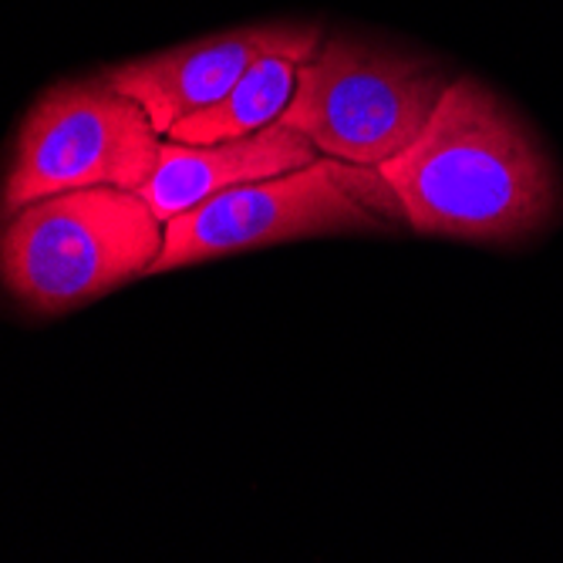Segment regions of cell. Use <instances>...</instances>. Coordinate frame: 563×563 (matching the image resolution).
<instances>
[{
	"label": "cell",
	"mask_w": 563,
	"mask_h": 563,
	"mask_svg": "<svg viewBox=\"0 0 563 563\" xmlns=\"http://www.w3.org/2000/svg\"><path fill=\"white\" fill-rule=\"evenodd\" d=\"M378 169L419 236L506 246L563 210L543 145L476 75L452 78L422 135Z\"/></svg>",
	"instance_id": "cell-1"
},
{
	"label": "cell",
	"mask_w": 563,
	"mask_h": 563,
	"mask_svg": "<svg viewBox=\"0 0 563 563\" xmlns=\"http://www.w3.org/2000/svg\"><path fill=\"white\" fill-rule=\"evenodd\" d=\"M0 220V284L41 318L145 277L166 240L142 192L115 186L44 196Z\"/></svg>",
	"instance_id": "cell-2"
},
{
	"label": "cell",
	"mask_w": 563,
	"mask_h": 563,
	"mask_svg": "<svg viewBox=\"0 0 563 563\" xmlns=\"http://www.w3.org/2000/svg\"><path fill=\"white\" fill-rule=\"evenodd\" d=\"M408 227L382 169L318 156L300 169L243 183L166 220L159 261L166 274L230 253L328 233H388Z\"/></svg>",
	"instance_id": "cell-3"
},
{
	"label": "cell",
	"mask_w": 563,
	"mask_h": 563,
	"mask_svg": "<svg viewBox=\"0 0 563 563\" xmlns=\"http://www.w3.org/2000/svg\"><path fill=\"white\" fill-rule=\"evenodd\" d=\"M449 81L426 58L331 37L297 65L294 98L277 122L303 132L321 156L378 169L422 135Z\"/></svg>",
	"instance_id": "cell-4"
},
{
	"label": "cell",
	"mask_w": 563,
	"mask_h": 563,
	"mask_svg": "<svg viewBox=\"0 0 563 563\" xmlns=\"http://www.w3.org/2000/svg\"><path fill=\"white\" fill-rule=\"evenodd\" d=\"M163 135L135 98L106 75L47 88L24 115L0 189V217L34 199L88 186L142 189L159 166Z\"/></svg>",
	"instance_id": "cell-5"
},
{
	"label": "cell",
	"mask_w": 563,
	"mask_h": 563,
	"mask_svg": "<svg viewBox=\"0 0 563 563\" xmlns=\"http://www.w3.org/2000/svg\"><path fill=\"white\" fill-rule=\"evenodd\" d=\"M321 47L318 24H250L223 34H210L189 44L156 51L148 58H135L101 71L122 95L135 98L148 122L166 139L176 122L192 112L217 106L230 88L264 58L311 62Z\"/></svg>",
	"instance_id": "cell-6"
},
{
	"label": "cell",
	"mask_w": 563,
	"mask_h": 563,
	"mask_svg": "<svg viewBox=\"0 0 563 563\" xmlns=\"http://www.w3.org/2000/svg\"><path fill=\"white\" fill-rule=\"evenodd\" d=\"M314 159H318L314 142L284 122L210 145L163 139L159 166L139 192L152 207V213L166 223L223 189L271 179Z\"/></svg>",
	"instance_id": "cell-7"
},
{
	"label": "cell",
	"mask_w": 563,
	"mask_h": 563,
	"mask_svg": "<svg viewBox=\"0 0 563 563\" xmlns=\"http://www.w3.org/2000/svg\"><path fill=\"white\" fill-rule=\"evenodd\" d=\"M297 65H303V62H290V58L257 62L230 88L227 98L176 122L166 139L189 142V145H210V142L240 139V135L274 125L294 98Z\"/></svg>",
	"instance_id": "cell-8"
}]
</instances>
